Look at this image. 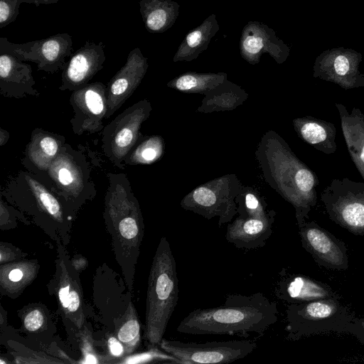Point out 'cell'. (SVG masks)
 Instances as JSON below:
<instances>
[{
  "mask_svg": "<svg viewBox=\"0 0 364 364\" xmlns=\"http://www.w3.org/2000/svg\"><path fill=\"white\" fill-rule=\"evenodd\" d=\"M44 315L38 309H32L23 318L24 327L29 331H36L40 329L44 324Z\"/></svg>",
  "mask_w": 364,
  "mask_h": 364,
  "instance_id": "f546056e",
  "label": "cell"
},
{
  "mask_svg": "<svg viewBox=\"0 0 364 364\" xmlns=\"http://www.w3.org/2000/svg\"><path fill=\"white\" fill-rule=\"evenodd\" d=\"M73 38L67 33L25 43H14L0 38V50L8 52L23 61L36 63L38 70L55 73L63 69L65 58L73 53Z\"/></svg>",
  "mask_w": 364,
  "mask_h": 364,
  "instance_id": "8992f818",
  "label": "cell"
},
{
  "mask_svg": "<svg viewBox=\"0 0 364 364\" xmlns=\"http://www.w3.org/2000/svg\"><path fill=\"white\" fill-rule=\"evenodd\" d=\"M335 105L349 154L364 180V114L359 108L353 107L349 112L343 104Z\"/></svg>",
  "mask_w": 364,
  "mask_h": 364,
  "instance_id": "2e32d148",
  "label": "cell"
},
{
  "mask_svg": "<svg viewBox=\"0 0 364 364\" xmlns=\"http://www.w3.org/2000/svg\"><path fill=\"white\" fill-rule=\"evenodd\" d=\"M130 312L117 331V338L126 347V351L130 353L135 350L140 342V324L134 309Z\"/></svg>",
  "mask_w": 364,
  "mask_h": 364,
  "instance_id": "484cf974",
  "label": "cell"
},
{
  "mask_svg": "<svg viewBox=\"0 0 364 364\" xmlns=\"http://www.w3.org/2000/svg\"><path fill=\"white\" fill-rule=\"evenodd\" d=\"M345 333L354 336L361 343L364 344V316L353 317L346 325Z\"/></svg>",
  "mask_w": 364,
  "mask_h": 364,
  "instance_id": "4dcf8cb0",
  "label": "cell"
},
{
  "mask_svg": "<svg viewBox=\"0 0 364 364\" xmlns=\"http://www.w3.org/2000/svg\"><path fill=\"white\" fill-rule=\"evenodd\" d=\"M23 277V272L18 268H14L11 269L8 275L9 279L13 282H18L22 279Z\"/></svg>",
  "mask_w": 364,
  "mask_h": 364,
  "instance_id": "836d02e7",
  "label": "cell"
},
{
  "mask_svg": "<svg viewBox=\"0 0 364 364\" xmlns=\"http://www.w3.org/2000/svg\"><path fill=\"white\" fill-rule=\"evenodd\" d=\"M139 105H134L107 126L104 132V149L114 163L120 164L136 141L138 130L144 114Z\"/></svg>",
  "mask_w": 364,
  "mask_h": 364,
  "instance_id": "8fae6325",
  "label": "cell"
},
{
  "mask_svg": "<svg viewBox=\"0 0 364 364\" xmlns=\"http://www.w3.org/2000/svg\"><path fill=\"white\" fill-rule=\"evenodd\" d=\"M15 55L0 50V86L1 91L11 95L33 92L35 81L29 64Z\"/></svg>",
  "mask_w": 364,
  "mask_h": 364,
  "instance_id": "e0dca14e",
  "label": "cell"
},
{
  "mask_svg": "<svg viewBox=\"0 0 364 364\" xmlns=\"http://www.w3.org/2000/svg\"><path fill=\"white\" fill-rule=\"evenodd\" d=\"M278 319L277 304L260 292L230 294L218 306L197 309L178 324L179 333L191 335H262Z\"/></svg>",
  "mask_w": 364,
  "mask_h": 364,
  "instance_id": "6da1fadb",
  "label": "cell"
},
{
  "mask_svg": "<svg viewBox=\"0 0 364 364\" xmlns=\"http://www.w3.org/2000/svg\"><path fill=\"white\" fill-rule=\"evenodd\" d=\"M294 127L298 135L316 150L326 154L336 152V128L333 123L306 116L296 119Z\"/></svg>",
  "mask_w": 364,
  "mask_h": 364,
  "instance_id": "d6986e66",
  "label": "cell"
},
{
  "mask_svg": "<svg viewBox=\"0 0 364 364\" xmlns=\"http://www.w3.org/2000/svg\"><path fill=\"white\" fill-rule=\"evenodd\" d=\"M159 155V148L153 140H149L141 144L132 155V162L149 163L154 161Z\"/></svg>",
  "mask_w": 364,
  "mask_h": 364,
  "instance_id": "f1b7e54d",
  "label": "cell"
},
{
  "mask_svg": "<svg viewBox=\"0 0 364 364\" xmlns=\"http://www.w3.org/2000/svg\"><path fill=\"white\" fill-rule=\"evenodd\" d=\"M139 12L146 29L151 33H161L176 22L180 5L174 0H140Z\"/></svg>",
  "mask_w": 364,
  "mask_h": 364,
  "instance_id": "ffe728a7",
  "label": "cell"
},
{
  "mask_svg": "<svg viewBox=\"0 0 364 364\" xmlns=\"http://www.w3.org/2000/svg\"><path fill=\"white\" fill-rule=\"evenodd\" d=\"M90 343L84 344V360L82 363H99L97 360V358L95 354L92 352L90 348Z\"/></svg>",
  "mask_w": 364,
  "mask_h": 364,
  "instance_id": "d6a6232c",
  "label": "cell"
},
{
  "mask_svg": "<svg viewBox=\"0 0 364 364\" xmlns=\"http://www.w3.org/2000/svg\"><path fill=\"white\" fill-rule=\"evenodd\" d=\"M220 75L213 74H185L178 77L174 85L176 87L182 91L190 90L197 87L199 85L207 82L216 80L220 78Z\"/></svg>",
  "mask_w": 364,
  "mask_h": 364,
  "instance_id": "83f0119b",
  "label": "cell"
},
{
  "mask_svg": "<svg viewBox=\"0 0 364 364\" xmlns=\"http://www.w3.org/2000/svg\"><path fill=\"white\" fill-rule=\"evenodd\" d=\"M159 346L178 363L186 364L230 363L245 358L257 348V343L251 340L198 343L162 338Z\"/></svg>",
  "mask_w": 364,
  "mask_h": 364,
  "instance_id": "5b68a950",
  "label": "cell"
},
{
  "mask_svg": "<svg viewBox=\"0 0 364 364\" xmlns=\"http://www.w3.org/2000/svg\"><path fill=\"white\" fill-rule=\"evenodd\" d=\"M354 316L337 298L290 304L286 311L287 338L296 341L323 333H342Z\"/></svg>",
  "mask_w": 364,
  "mask_h": 364,
  "instance_id": "3957f363",
  "label": "cell"
},
{
  "mask_svg": "<svg viewBox=\"0 0 364 364\" xmlns=\"http://www.w3.org/2000/svg\"><path fill=\"white\" fill-rule=\"evenodd\" d=\"M107 88L100 83L85 85L71 97L75 117L71 121L75 132H94L102 128V119L107 112Z\"/></svg>",
  "mask_w": 364,
  "mask_h": 364,
  "instance_id": "9c48e42d",
  "label": "cell"
},
{
  "mask_svg": "<svg viewBox=\"0 0 364 364\" xmlns=\"http://www.w3.org/2000/svg\"><path fill=\"white\" fill-rule=\"evenodd\" d=\"M26 180L40 209L54 220L63 223V213L58 200L38 181L31 177Z\"/></svg>",
  "mask_w": 364,
  "mask_h": 364,
  "instance_id": "d4e9b609",
  "label": "cell"
},
{
  "mask_svg": "<svg viewBox=\"0 0 364 364\" xmlns=\"http://www.w3.org/2000/svg\"><path fill=\"white\" fill-rule=\"evenodd\" d=\"M176 264L169 242L162 237L153 258L148 280L144 338L160 344L178 300Z\"/></svg>",
  "mask_w": 364,
  "mask_h": 364,
  "instance_id": "7a4b0ae2",
  "label": "cell"
},
{
  "mask_svg": "<svg viewBox=\"0 0 364 364\" xmlns=\"http://www.w3.org/2000/svg\"><path fill=\"white\" fill-rule=\"evenodd\" d=\"M301 246L323 267L346 270L348 268L346 244L315 221L305 222L299 226Z\"/></svg>",
  "mask_w": 364,
  "mask_h": 364,
  "instance_id": "ba28073f",
  "label": "cell"
},
{
  "mask_svg": "<svg viewBox=\"0 0 364 364\" xmlns=\"http://www.w3.org/2000/svg\"><path fill=\"white\" fill-rule=\"evenodd\" d=\"M147 68V58L140 48L132 50L124 65L109 84L106 118L109 117L132 94L141 82Z\"/></svg>",
  "mask_w": 364,
  "mask_h": 364,
  "instance_id": "4fadbf2b",
  "label": "cell"
},
{
  "mask_svg": "<svg viewBox=\"0 0 364 364\" xmlns=\"http://www.w3.org/2000/svg\"><path fill=\"white\" fill-rule=\"evenodd\" d=\"M273 221L269 216L237 218L228 226L225 239L237 248L263 247L272 233Z\"/></svg>",
  "mask_w": 364,
  "mask_h": 364,
  "instance_id": "9a60e30c",
  "label": "cell"
},
{
  "mask_svg": "<svg viewBox=\"0 0 364 364\" xmlns=\"http://www.w3.org/2000/svg\"><path fill=\"white\" fill-rule=\"evenodd\" d=\"M112 218L114 243L118 242L122 247L134 245L138 251L144 234V225L139 212L136 210L129 214L127 211L122 218L120 214L118 218L114 216Z\"/></svg>",
  "mask_w": 364,
  "mask_h": 364,
  "instance_id": "7402d4cb",
  "label": "cell"
},
{
  "mask_svg": "<svg viewBox=\"0 0 364 364\" xmlns=\"http://www.w3.org/2000/svg\"><path fill=\"white\" fill-rule=\"evenodd\" d=\"M240 54L250 63L259 61L263 53H269L282 63L289 55V48L277 37L274 31L259 21H249L243 28L240 41Z\"/></svg>",
  "mask_w": 364,
  "mask_h": 364,
  "instance_id": "30bf717a",
  "label": "cell"
},
{
  "mask_svg": "<svg viewBox=\"0 0 364 364\" xmlns=\"http://www.w3.org/2000/svg\"><path fill=\"white\" fill-rule=\"evenodd\" d=\"M65 262L62 252L59 256L58 296L63 313L68 318L72 319L78 328H81L84 319L81 289L74 275L71 274L70 263L68 267Z\"/></svg>",
  "mask_w": 364,
  "mask_h": 364,
  "instance_id": "ac0fdd59",
  "label": "cell"
},
{
  "mask_svg": "<svg viewBox=\"0 0 364 364\" xmlns=\"http://www.w3.org/2000/svg\"><path fill=\"white\" fill-rule=\"evenodd\" d=\"M278 298L290 304H301L317 299L341 296L326 283L303 274H288L277 288Z\"/></svg>",
  "mask_w": 364,
  "mask_h": 364,
  "instance_id": "5bb4252c",
  "label": "cell"
},
{
  "mask_svg": "<svg viewBox=\"0 0 364 364\" xmlns=\"http://www.w3.org/2000/svg\"><path fill=\"white\" fill-rule=\"evenodd\" d=\"M328 218L355 235H364V183L335 178L320 195Z\"/></svg>",
  "mask_w": 364,
  "mask_h": 364,
  "instance_id": "277c9868",
  "label": "cell"
},
{
  "mask_svg": "<svg viewBox=\"0 0 364 364\" xmlns=\"http://www.w3.org/2000/svg\"><path fill=\"white\" fill-rule=\"evenodd\" d=\"M219 30L216 16L213 14L186 35L178 48L173 61H190L198 58L208 48L211 39Z\"/></svg>",
  "mask_w": 364,
  "mask_h": 364,
  "instance_id": "44dd1931",
  "label": "cell"
},
{
  "mask_svg": "<svg viewBox=\"0 0 364 364\" xmlns=\"http://www.w3.org/2000/svg\"><path fill=\"white\" fill-rule=\"evenodd\" d=\"M362 54L351 48H333L318 55L313 77L338 85L344 90L364 87V73L359 70Z\"/></svg>",
  "mask_w": 364,
  "mask_h": 364,
  "instance_id": "52a82bcc",
  "label": "cell"
},
{
  "mask_svg": "<svg viewBox=\"0 0 364 364\" xmlns=\"http://www.w3.org/2000/svg\"><path fill=\"white\" fill-rule=\"evenodd\" d=\"M102 42L87 41L71 56L63 68L61 90L80 89L103 68L106 60Z\"/></svg>",
  "mask_w": 364,
  "mask_h": 364,
  "instance_id": "7c38bea8",
  "label": "cell"
},
{
  "mask_svg": "<svg viewBox=\"0 0 364 364\" xmlns=\"http://www.w3.org/2000/svg\"><path fill=\"white\" fill-rule=\"evenodd\" d=\"M122 343L115 337H110L108 340V348L112 355L120 357L124 353V348Z\"/></svg>",
  "mask_w": 364,
  "mask_h": 364,
  "instance_id": "1f68e13d",
  "label": "cell"
},
{
  "mask_svg": "<svg viewBox=\"0 0 364 364\" xmlns=\"http://www.w3.org/2000/svg\"><path fill=\"white\" fill-rule=\"evenodd\" d=\"M60 151L55 138L48 134L35 137L31 144L29 156L33 164L39 168H48Z\"/></svg>",
  "mask_w": 364,
  "mask_h": 364,
  "instance_id": "cb8c5ba5",
  "label": "cell"
},
{
  "mask_svg": "<svg viewBox=\"0 0 364 364\" xmlns=\"http://www.w3.org/2000/svg\"><path fill=\"white\" fill-rule=\"evenodd\" d=\"M59 0H0V28L13 23L18 17L21 4L38 6L42 4H56Z\"/></svg>",
  "mask_w": 364,
  "mask_h": 364,
  "instance_id": "4316f807",
  "label": "cell"
},
{
  "mask_svg": "<svg viewBox=\"0 0 364 364\" xmlns=\"http://www.w3.org/2000/svg\"><path fill=\"white\" fill-rule=\"evenodd\" d=\"M53 159L50 164V173L63 191H78L80 183L82 184V178L79 168L73 163L63 159L61 154Z\"/></svg>",
  "mask_w": 364,
  "mask_h": 364,
  "instance_id": "603a6c76",
  "label": "cell"
}]
</instances>
